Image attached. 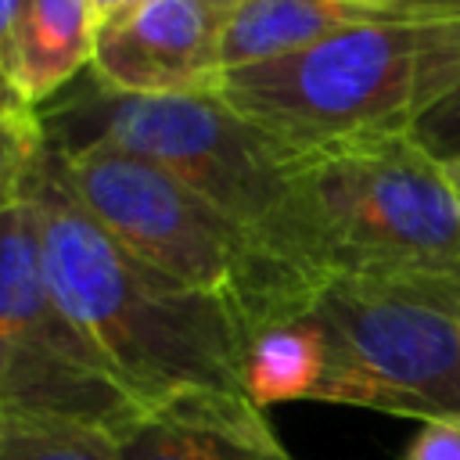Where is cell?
Masks as SVG:
<instances>
[{
    "label": "cell",
    "instance_id": "6da1fadb",
    "mask_svg": "<svg viewBox=\"0 0 460 460\" xmlns=\"http://www.w3.org/2000/svg\"><path fill=\"white\" fill-rule=\"evenodd\" d=\"M29 201L58 302L140 410L187 392H244L241 316L126 252L75 198L47 140Z\"/></svg>",
    "mask_w": 460,
    "mask_h": 460
},
{
    "label": "cell",
    "instance_id": "7a4b0ae2",
    "mask_svg": "<svg viewBox=\"0 0 460 460\" xmlns=\"http://www.w3.org/2000/svg\"><path fill=\"white\" fill-rule=\"evenodd\" d=\"M460 86V14L367 25L223 68L216 93L288 147L410 133Z\"/></svg>",
    "mask_w": 460,
    "mask_h": 460
},
{
    "label": "cell",
    "instance_id": "3957f363",
    "mask_svg": "<svg viewBox=\"0 0 460 460\" xmlns=\"http://www.w3.org/2000/svg\"><path fill=\"white\" fill-rule=\"evenodd\" d=\"M36 115L50 147L104 140L172 172L252 230L320 295L298 262L295 147L237 115L216 90L133 97L115 93L90 75V83H72L54 101L40 104Z\"/></svg>",
    "mask_w": 460,
    "mask_h": 460
},
{
    "label": "cell",
    "instance_id": "277c9868",
    "mask_svg": "<svg viewBox=\"0 0 460 460\" xmlns=\"http://www.w3.org/2000/svg\"><path fill=\"white\" fill-rule=\"evenodd\" d=\"M298 262L338 277H460V194L413 133L295 147Z\"/></svg>",
    "mask_w": 460,
    "mask_h": 460
},
{
    "label": "cell",
    "instance_id": "5b68a950",
    "mask_svg": "<svg viewBox=\"0 0 460 460\" xmlns=\"http://www.w3.org/2000/svg\"><path fill=\"white\" fill-rule=\"evenodd\" d=\"M50 155L86 212L126 252L190 291L223 298L241 316L248 338L313 309L316 291L298 273L155 162L104 140L50 147Z\"/></svg>",
    "mask_w": 460,
    "mask_h": 460
},
{
    "label": "cell",
    "instance_id": "8992f818",
    "mask_svg": "<svg viewBox=\"0 0 460 460\" xmlns=\"http://www.w3.org/2000/svg\"><path fill=\"white\" fill-rule=\"evenodd\" d=\"M309 313L327 338L313 402L460 417V277H338Z\"/></svg>",
    "mask_w": 460,
    "mask_h": 460
},
{
    "label": "cell",
    "instance_id": "52a82bcc",
    "mask_svg": "<svg viewBox=\"0 0 460 460\" xmlns=\"http://www.w3.org/2000/svg\"><path fill=\"white\" fill-rule=\"evenodd\" d=\"M0 410L108 431L140 410L58 302L29 194L0 212Z\"/></svg>",
    "mask_w": 460,
    "mask_h": 460
},
{
    "label": "cell",
    "instance_id": "ba28073f",
    "mask_svg": "<svg viewBox=\"0 0 460 460\" xmlns=\"http://www.w3.org/2000/svg\"><path fill=\"white\" fill-rule=\"evenodd\" d=\"M226 18L230 11L205 0H140L97 29L86 72L133 97L216 90Z\"/></svg>",
    "mask_w": 460,
    "mask_h": 460
},
{
    "label": "cell",
    "instance_id": "9c48e42d",
    "mask_svg": "<svg viewBox=\"0 0 460 460\" xmlns=\"http://www.w3.org/2000/svg\"><path fill=\"white\" fill-rule=\"evenodd\" d=\"M119 460H295L244 392H187L111 431Z\"/></svg>",
    "mask_w": 460,
    "mask_h": 460
},
{
    "label": "cell",
    "instance_id": "30bf717a",
    "mask_svg": "<svg viewBox=\"0 0 460 460\" xmlns=\"http://www.w3.org/2000/svg\"><path fill=\"white\" fill-rule=\"evenodd\" d=\"M456 14L460 0H244L226 18L223 68L291 54L349 29Z\"/></svg>",
    "mask_w": 460,
    "mask_h": 460
},
{
    "label": "cell",
    "instance_id": "8fae6325",
    "mask_svg": "<svg viewBox=\"0 0 460 460\" xmlns=\"http://www.w3.org/2000/svg\"><path fill=\"white\" fill-rule=\"evenodd\" d=\"M97 22L90 0H22L14 25V90L29 108L54 101L90 68Z\"/></svg>",
    "mask_w": 460,
    "mask_h": 460
},
{
    "label": "cell",
    "instance_id": "7c38bea8",
    "mask_svg": "<svg viewBox=\"0 0 460 460\" xmlns=\"http://www.w3.org/2000/svg\"><path fill=\"white\" fill-rule=\"evenodd\" d=\"M327 370V338L313 313L280 320L248 338L244 352V392L255 406L316 399Z\"/></svg>",
    "mask_w": 460,
    "mask_h": 460
},
{
    "label": "cell",
    "instance_id": "4fadbf2b",
    "mask_svg": "<svg viewBox=\"0 0 460 460\" xmlns=\"http://www.w3.org/2000/svg\"><path fill=\"white\" fill-rule=\"evenodd\" d=\"M0 460H119L108 428L0 410Z\"/></svg>",
    "mask_w": 460,
    "mask_h": 460
},
{
    "label": "cell",
    "instance_id": "5bb4252c",
    "mask_svg": "<svg viewBox=\"0 0 460 460\" xmlns=\"http://www.w3.org/2000/svg\"><path fill=\"white\" fill-rule=\"evenodd\" d=\"M43 151V126L36 108L14 119H0V212L29 194L36 158Z\"/></svg>",
    "mask_w": 460,
    "mask_h": 460
},
{
    "label": "cell",
    "instance_id": "9a60e30c",
    "mask_svg": "<svg viewBox=\"0 0 460 460\" xmlns=\"http://www.w3.org/2000/svg\"><path fill=\"white\" fill-rule=\"evenodd\" d=\"M413 140L431 155L438 158L442 165L456 162L460 158V86L453 93H446L413 129Z\"/></svg>",
    "mask_w": 460,
    "mask_h": 460
},
{
    "label": "cell",
    "instance_id": "2e32d148",
    "mask_svg": "<svg viewBox=\"0 0 460 460\" xmlns=\"http://www.w3.org/2000/svg\"><path fill=\"white\" fill-rule=\"evenodd\" d=\"M399 460H460V417L424 420Z\"/></svg>",
    "mask_w": 460,
    "mask_h": 460
},
{
    "label": "cell",
    "instance_id": "e0dca14e",
    "mask_svg": "<svg viewBox=\"0 0 460 460\" xmlns=\"http://www.w3.org/2000/svg\"><path fill=\"white\" fill-rule=\"evenodd\" d=\"M18 7H22V0H0V79L11 90H14V25H18Z\"/></svg>",
    "mask_w": 460,
    "mask_h": 460
},
{
    "label": "cell",
    "instance_id": "ac0fdd59",
    "mask_svg": "<svg viewBox=\"0 0 460 460\" xmlns=\"http://www.w3.org/2000/svg\"><path fill=\"white\" fill-rule=\"evenodd\" d=\"M137 4H140V0H90L97 29H101L104 22H111V18H119V14H126V11H129V7H137Z\"/></svg>",
    "mask_w": 460,
    "mask_h": 460
},
{
    "label": "cell",
    "instance_id": "d6986e66",
    "mask_svg": "<svg viewBox=\"0 0 460 460\" xmlns=\"http://www.w3.org/2000/svg\"><path fill=\"white\" fill-rule=\"evenodd\" d=\"M22 111H32V108L0 79V119H14V115H22Z\"/></svg>",
    "mask_w": 460,
    "mask_h": 460
},
{
    "label": "cell",
    "instance_id": "ffe728a7",
    "mask_svg": "<svg viewBox=\"0 0 460 460\" xmlns=\"http://www.w3.org/2000/svg\"><path fill=\"white\" fill-rule=\"evenodd\" d=\"M446 172H449V180H453V187H456V194H460V158H456V162H449V165H446Z\"/></svg>",
    "mask_w": 460,
    "mask_h": 460
},
{
    "label": "cell",
    "instance_id": "44dd1931",
    "mask_svg": "<svg viewBox=\"0 0 460 460\" xmlns=\"http://www.w3.org/2000/svg\"><path fill=\"white\" fill-rule=\"evenodd\" d=\"M205 4H216V7H223V11H234V7H241L244 0H205Z\"/></svg>",
    "mask_w": 460,
    "mask_h": 460
}]
</instances>
